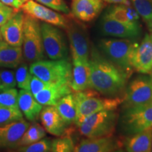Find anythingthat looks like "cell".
Listing matches in <instances>:
<instances>
[{
	"label": "cell",
	"mask_w": 152,
	"mask_h": 152,
	"mask_svg": "<svg viewBox=\"0 0 152 152\" xmlns=\"http://www.w3.org/2000/svg\"><path fill=\"white\" fill-rule=\"evenodd\" d=\"M90 89L108 97L118 96L123 92L128 76L96 49L90 52Z\"/></svg>",
	"instance_id": "cell-1"
},
{
	"label": "cell",
	"mask_w": 152,
	"mask_h": 152,
	"mask_svg": "<svg viewBox=\"0 0 152 152\" xmlns=\"http://www.w3.org/2000/svg\"><path fill=\"white\" fill-rule=\"evenodd\" d=\"M73 94L77 108V115L74 124L77 127H78L85 118L95 113L105 110H116L123 102V99L119 96L99 97L96 90H86L76 92Z\"/></svg>",
	"instance_id": "cell-2"
},
{
	"label": "cell",
	"mask_w": 152,
	"mask_h": 152,
	"mask_svg": "<svg viewBox=\"0 0 152 152\" xmlns=\"http://www.w3.org/2000/svg\"><path fill=\"white\" fill-rule=\"evenodd\" d=\"M137 43L130 39H102L99 42L101 50L108 59L130 77L133 72L131 56Z\"/></svg>",
	"instance_id": "cell-3"
},
{
	"label": "cell",
	"mask_w": 152,
	"mask_h": 152,
	"mask_svg": "<svg viewBox=\"0 0 152 152\" xmlns=\"http://www.w3.org/2000/svg\"><path fill=\"white\" fill-rule=\"evenodd\" d=\"M29 71L47 83L71 84L72 66L66 59L37 61L32 63Z\"/></svg>",
	"instance_id": "cell-4"
},
{
	"label": "cell",
	"mask_w": 152,
	"mask_h": 152,
	"mask_svg": "<svg viewBox=\"0 0 152 152\" xmlns=\"http://www.w3.org/2000/svg\"><path fill=\"white\" fill-rule=\"evenodd\" d=\"M118 120L115 110H105L85 118L79 125V132L87 138L111 136L115 132Z\"/></svg>",
	"instance_id": "cell-5"
},
{
	"label": "cell",
	"mask_w": 152,
	"mask_h": 152,
	"mask_svg": "<svg viewBox=\"0 0 152 152\" xmlns=\"http://www.w3.org/2000/svg\"><path fill=\"white\" fill-rule=\"evenodd\" d=\"M22 46L23 58L27 62L32 64L44 58L41 25L27 14L25 15Z\"/></svg>",
	"instance_id": "cell-6"
},
{
	"label": "cell",
	"mask_w": 152,
	"mask_h": 152,
	"mask_svg": "<svg viewBox=\"0 0 152 152\" xmlns=\"http://www.w3.org/2000/svg\"><path fill=\"white\" fill-rule=\"evenodd\" d=\"M122 132L129 136L152 127V103L123 108L120 118Z\"/></svg>",
	"instance_id": "cell-7"
},
{
	"label": "cell",
	"mask_w": 152,
	"mask_h": 152,
	"mask_svg": "<svg viewBox=\"0 0 152 152\" xmlns=\"http://www.w3.org/2000/svg\"><path fill=\"white\" fill-rule=\"evenodd\" d=\"M152 103V75L144 74L133 78L127 87L123 108Z\"/></svg>",
	"instance_id": "cell-8"
},
{
	"label": "cell",
	"mask_w": 152,
	"mask_h": 152,
	"mask_svg": "<svg viewBox=\"0 0 152 152\" xmlns=\"http://www.w3.org/2000/svg\"><path fill=\"white\" fill-rule=\"evenodd\" d=\"M41 32L45 51L52 60L66 59L68 48L64 35L59 29L47 23L41 24Z\"/></svg>",
	"instance_id": "cell-9"
},
{
	"label": "cell",
	"mask_w": 152,
	"mask_h": 152,
	"mask_svg": "<svg viewBox=\"0 0 152 152\" xmlns=\"http://www.w3.org/2000/svg\"><path fill=\"white\" fill-rule=\"evenodd\" d=\"M67 30L73 60L79 59L89 62L90 48L89 38L85 28L78 23L71 20L68 22Z\"/></svg>",
	"instance_id": "cell-10"
},
{
	"label": "cell",
	"mask_w": 152,
	"mask_h": 152,
	"mask_svg": "<svg viewBox=\"0 0 152 152\" xmlns=\"http://www.w3.org/2000/svg\"><path fill=\"white\" fill-rule=\"evenodd\" d=\"M99 29L103 35L121 39H137L142 33V26L138 23H125L108 18L102 17L99 23Z\"/></svg>",
	"instance_id": "cell-11"
},
{
	"label": "cell",
	"mask_w": 152,
	"mask_h": 152,
	"mask_svg": "<svg viewBox=\"0 0 152 152\" xmlns=\"http://www.w3.org/2000/svg\"><path fill=\"white\" fill-rule=\"evenodd\" d=\"M21 9L26 14L45 23L66 29L68 20L63 15L58 14L54 9L47 8L46 6L37 3L33 0H28Z\"/></svg>",
	"instance_id": "cell-12"
},
{
	"label": "cell",
	"mask_w": 152,
	"mask_h": 152,
	"mask_svg": "<svg viewBox=\"0 0 152 152\" xmlns=\"http://www.w3.org/2000/svg\"><path fill=\"white\" fill-rule=\"evenodd\" d=\"M133 69L139 73L151 74L152 70V33H147L141 43H137L131 56Z\"/></svg>",
	"instance_id": "cell-13"
},
{
	"label": "cell",
	"mask_w": 152,
	"mask_h": 152,
	"mask_svg": "<svg viewBox=\"0 0 152 152\" xmlns=\"http://www.w3.org/2000/svg\"><path fill=\"white\" fill-rule=\"evenodd\" d=\"M25 15L16 11L9 20L0 28L3 40L13 46L21 47L23 37Z\"/></svg>",
	"instance_id": "cell-14"
},
{
	"label": "cell",
	"mask_w": 152,
	"mask_h": 152,
	"mask_svg": "<svg viewBox=\"0 0 152 152\" xmlns=\"http://www.w3.org/2000/svg\"><path fill=\"white\" fill-rule=\"evenodd\" d=\"M122 143L111 136L87 138L75 146V152H111L121 149Z\"/></svg>",
	"instance_id": "cell-15"
},
{
	"label": "cell",
	"mask_w": 152,
	"mask_h": 152,
	"mask_svg": "<svg viewBox=\"0 0 152 152\" xmlns=\"http://www.w3.org/2000/svg\"><path fill=\"white\" fill-rule=\"evenodd\" d=\"M30 123L23 119L0 126V149L18 147Z\"/></svg>",
	"instance_id": "cell-16"
},
{
	"label": "cell",
	"mask_w": 152,
	"mask_h": 152,
	"mask_svg": "<svg viewBox=\"0 0 152 152\" xmlns=\"http://www.w3.org/2000/svg\"><path fill=\"white\" fill-rule=\"evenodd\" d=\"M41 123L49 134L61 137L67 130V125L61 117L54 106H45L39 114Z\"/></svg>",
	"instance_id": "cell-17"
},
{
	"label": "cell",
	"mask_w": 152,
	"mask_h": 152,
	"mask_svg": "<svg viewBox=\"0 0 152 152\" xmlns=\"http://www.w3.org/2000/svg\"><path fill=\"white\" fill-rule=\"evenodd\" d=\"M104 4L102 0H72V14L84 22L94 20L100 14Z\"/></svg>",
	"instance_id": "cell-18"
},
{
	"label": "cell",
	"mask_w": 152,
	"mask_h": 152,
	"mask_svg": "<svg viewBox=\"0 0 152 152\" xmlns=\"http://www.w3.org/2000/svg\"><path fill=\"white\" fill-rule=\"evenodd\" d=\"M71 83H52L35 94V99L41 105L55 106L61 99L72 93Z\"/></svg>",
	"instance_id": "cell-19"
},
{
	"label": "cell",
	"mask_w": 152,
	"mask_h": 152,
	"mask_svg": "<svg viewBox=\"0 0 152 152\" xmlns=\"http://www.w3.org/2000/svg\"><path fill=\"white\" fill-rule=\"evenodd\" d=\"M71 89L73 92H81L90 89V62L79 59L73 60Z\"/></svg>",
	"instance_id": "cell-20"
},
{
	"label": "cell",
	"mask_w": 152,
	"mask_h": 152,
	"mask_svg": "<svg viewBox=\"0 0 152 152\" xmlns=\"http://www.w3.org/2000/svg\"><path fill=\"white\" fill-rule=\"evenodd\" d=\"M125 151L150 152L152 147V127L129 135L123 142Z\"/></svg>",
	"instance_id": "cell-21"
},
{
	"label": "cell",
	"mask_w": 152,
	"mask_h": 152,
	"mask_svg": "<svg viewBox=\"0 0 152 152\" xmlns=\"http://www.w3.org/2000/svg\"><path fill=\"white\" fill-rule=\"evenodd\" d=\"M18 105L19 109L29 121H36L43 108L30 91L25 90L19 91Z\"/></svg>",
	"instance_id": "cell-22"
},
{
	"label": "cell",
	"mask_w": 152,
	"mask_h": 152,
	"mask_svg": "<svg viewBox=\"0 0 152 152\" xmlns=\"http://www.w3.org/2000/svg\"><path fill=\"white\" fill-rule=\"evenodd\" d=\"M21 47L13 46L0 39V67L16 68L23 61Z\"/></svg>",
	"instance_id": "cell-23"
},
{
	"label": "cell",
	"mask_w": 152,
	"mask_h": 152,
	"mask_svg": "<svg viewBox=\"0 0 152 152\" xmlns=\"http://www.w3.org/2000/svg\"><path fill=\"white\" fill-rule=\"evenodd\" d=\"M104 16L125 23H138L140 16L135 9L130 5H115L111 7Z\"/></svg>",
	"instance_id": "cell-24"
},
{
	"label": "cell",
	"mask_w": 152,
	"mask_h": 152,
	"mask_svg": "<svg viewBox=\"0 0 152 152\" xmlns=\"http://www.w3.org/2000/svg\"><path fill=\"white\" fill-rule=\"evenodd\" d=\"M54 106L67 126L75 123L77 108L73 94L71 93L66 95L61 99Z\"/></svg>",
	"instance_id": "cell-25"
},
{
	"label": "cell",
	"mask_w": 152,
	"mask_h": 152,
	"mask_svg": "<svg viewBox=\"0 0 152 152\" xmlns=\"http://www.w3.org/2000/svg\"><path fill=\"white\" fill-rule=\"evenodd\" d=\"M133 7L152 33V0H130Z\"/></svg>",
	"instance_id": "cell-26"
},
{
	"label": "cell",
	"mask_w": 152,
	"mask_h": 152,
	"mask_svg": "<svg viewBox=\"0 0 152 152\" xmlns=\"http://www.w3.org/2000/svg\"><path fill=\"white\" fill-rule=\"evenodd\" d=\"M46 135V130L38 123H34L30 125L28 128L26 130L23 135L20 139L18 146L29 145L35 142L39 141Z\"/></svg>",
	"instance_id": "cell-27"
},
{
	"label": "cell",
	"mask_w": 152,
	"mask_h": 152,
	"mask_svg": "<svg viewBox=\"0 0 152 152\" xmlns=\"http://www.w3.org/2000/svg\"><path fill=\"white\" fill-rule=\"evenodd\" d=\"M32 76L33 75L30 73L27 64L20 63L15 73L17 86L21 90L30 91V83Z\"/></svg>",
	"instance_id": "cell-28"
},
{
	"label": "cell",
	"mask_w": 152,
	"mask_h": 152,
	"mask_svg": "<svg viewBox=\"0 0 152 152\" xmlns=\"http://www.w3.org/2000/svg\"><path fill=\"white\" fill-rule=\"evenodd\" d=\"M75 145L73 139L69 135L68 131L60 138L53 140L51 145V151L53 152H71L74 151Z\"/></svg>",
	"instance_id": "cell-29"
},
{
	"label": "cell",
	"mask_w": 152,
	"mask_h": 152,
	"mask_svg": "<svg viewBox=\"0 0 152 152\" xmlns=\"http://www.w3.org/2000/svg\"><path fill=\"white\" fill-rule=\"evenodd\" d=\"M23 115L18 108L0 107V126L22 120Z\"/></svg>",
	"instance_id": "cell-30"
},
{
	"label": "cell",
	"mask_w": 152,
	"mask_h": 152,
	"mask_svg": "<svg viewBox=\"0 0 152 152\" xmlns=\"http://www.w3.org/2000/svg\"><path fill=\"white\" fill-rule=\"evenodd\" d=\"M18 92L15 88L1 91L0 92V107L18 108Z\"/></svg>",
	"instance_id": "cell-31"
},
{
	"label": "cell",
	"mask_w": 152,
	"mask_h": 152,
	"mask_svg": "<svg viewBox=\"0 0 152 152\" xmlns=\"http://www.w3.org/2000/svg\"><path fill=\"white\" fill-rule=\"evenodd\" d=\"M15 73L7 69H0V90L1 91L14 88L16 86Z\"/></svg>",
	"instance_id": "cell-32"
},
{
	"label": "cell",
	"mask_w": 152,
	"mask_h": 152,
	"mask_svg": "<svg viewBox=\"0 0 152 152\" xmlns=\"http://www.w3.org/2000/svg\"><path fill=\"white\" fill-rule=\"evenodd\" d=\"M52 142L48 140H42L29 145L22 146L17 150L22 152H48L51 151Z\"/></svg>",
	"instance_id": "cell-33"
},
{
	"label": "cell",
	"mask_w": 152,
	"mask_h": 152,
	"mask_svg": "<svg viewBox=\"0 0 152 152\" xmlns=\"http://www.w3.org/2000/svg\"><path fill=\"white\" fill-rule=\"evenodd\" d=\"M36 1L56 11H59L66 14H69L71 13V10L64 0H36Z\"/></svg>",
	"instance_id": "cell-34"
},
{
	"label": "cell",
	"mask_w": 152,
	"mask_h": 152,
	"mask_svg": "<svg viewBox=\"0 0 152 152\" xmlns=\"http://www.w3.org/2000/svg\"><path fill=\"white\" fill-rule=\"evenodd\" d=\"M51 84H52V83H47V82L44 81L39 77L33 75L30 83V92L35 96L37 93L48 87Z\"/></svg>",
	"instance_id": "cell-35"
},
{
	"label": "cell",
	"mask_w": 152,
	"mask_h": 152,
	"mask_svg": "<svg viewBox=\"0 0 152 152\" xmlns=\"http://www.w3.org/2000/svg\"><path fill=\"white\" fill-rule=\"evenodd\" d=\"M16 10L8 6H0V27L5 24L15 14Z\"/></svg>",
	"instance_id": "cell-36"
},
{
	"label": "cell",
	"mask_w": 152,
	"mask_h": 152,
	"mask_svg": "<svg viewBox=\"0 0 152 152\" xmlns=\"http://www.w3.org/2000/svg\"><path fill=\"white\" fill-rule=\"evenodd\" d=\"M28 0H0V1L4 4L10 7L16 11H18L19 9H21L22 6Z\"/></svg>",
	"instance_id": "cell-37"
},
{
	"label": "cell",
	"mask_w": 152,
	"mask_h": 152,
	"mask_svg": "<svg viewBox=\"0 0 152 152\" xmlns=\"http://www.w3.org/2000/svg\"><path fill=\"white\" fill-rule=\"evenodd\" d=\"M0 39H2V37H1V30H0Z\"/></svg>",
	"instance_id": "cell-38"
},
{
	"label": "cell",
	"mask_w": 152,
	"mask_h": 152,
	"mask_svg": "<svg viewBox=\"0 0 152 152\" xmlns=\"http://www.w3.org/2000/svg\"><path fill=\"white\" fill-rule=\"evenodd\" d=\"M3 4H3V3H1V1H0V6H1V5H3Z\"/></svg>",
	"instance_id": "cell-39"
},
{
	"label": "cell",
	"mask_w": 152,
	"mask_h": 152,
	"mask_svg": "<svg viewBox=\"0 0 152 152\" xmlns=\"http://www.w3.org/2000/svg\"><path fill=\"white\" fill-rule=\"evenodd\" d=\"M150 75H152V70H151V74H150Z\"/></svg>",
	"instance_id": "cell-40"
},
{
	"label": "cell",
	"mask_w": 152,
	"mask_h": 152,
	"mask_svg": "<svg viewBox=\"0 0 152 152\" xmlns=\"http://www.w3.org/2000/svg\"><path fill=\"white\" fill-rule=\"evenodd\" d=\"M151 151H152V147H151Z\"/></svg>",
	"instance_id": "cell-41"
},
{
	"label": "cell",
	"mask_w": 152,
	"mask_h": 152,
	"mask_svg": "<svg viewBox=\"0 0 152 152\" xmlns=\"http://www.w3.org/2000/svg\"><path fill=\"white\" fill-rule=\"evenodd\" d=\"M104 1H106V0H104Z\"/></svg>",
	"instance_id": "cell-42"
},
{
	"label": "cell",
	"mask_w": 152,
	"mask_h": 152,
	"mask_svg": "<svg viewBox=\"0 0 152 152\" xmlns=\"http://www.w3.org/2000/svg\"><path fill=\"white\" fill-rule=\"evenodd\" d=\"M0 92H1V90H0Z\"/></svg>",
	"instance_id": "cell-43"
},
{
	"label": "cell",
	"mask_w": 152,
	"mask_h": 152,
	"mask_svg": "<svg viewBox=\"0 0 152 152\" xmlns=\"http://www.w3.org/2000/svg\"></svg>",
	"instance_id": "cell-44"
}]
</instances>
